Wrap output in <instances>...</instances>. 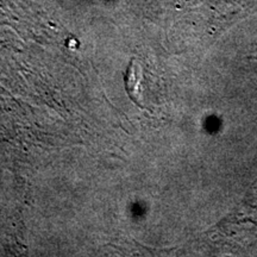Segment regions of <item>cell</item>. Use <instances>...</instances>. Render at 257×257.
<instances>
[{"mask_svg":"<svg viewBox=\"0 0 257 257\" xmlns=\"http://www.w3.org/2000/svg\"><path fill=\"white\" fill-rule=\"evenodd\" d=\"M141 78H142V72L141 67L136 63V61H131L128 64L126 73H125V88L131 100L141 105Z\"/></svg>","mask_w":257,"mask_h":257,"instance_id":"6da1fadb","label":"cell"}]
</instances>
